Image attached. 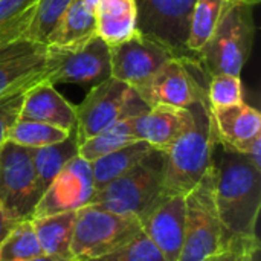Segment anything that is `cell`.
<instances>
[{
	"mask_svg": "<svg viewBox=\"0 0 261 261\" xmlns=\"http://www.w3.org/2000/svg\"><path fill=\"white\" fill-rule=\"evenodd\" d=\"M211 159L216 170V206L222 228V248L245 249L260 245L257 223L261 208V171L245 154L216 142Z\"/></svg>",
	"mask_w": 261,
	"mask_h": 261,
	"instance_id": "cell-1",
	"label": "cell"
},
{
	"mask_svg": "<svg viewBox=\"0 0 261 261\" xmlns=\"http://www.w3.org/2000/svg\"><path fill=\"white\" fill-rule=\"evenodd\" d=\"M255 37L252 5L234 0L206 44L197 52V61L210 76L231 73L240 76L251 57Z\"/></svg>",
	"mask_w": 261,
	"mask_h": 261,
	"instance_id": "cell-2",
	"label": "cell"
},
{
	"mask_svg": "<svg viewBox=\"0 0 261 261\" xmlns=\"http://www.w3.org/2000/svg\"><path fill=\"white\" fill-rule=\"evenodd\" d=\"M194 124L165 151L164 196H185L211 167L214 139L208 106H194Z\"/></svg>",
	"mask_w": 261,
	"mask_h": 261,
	"instance_id": "cell-3",
	"label": "cell"
},
{
	"mask_svg": "<svg viewBox=\"0 0 261 261\" xmlns=\"http://www.w3.org/2000/svg\"><path fill=\"white\" fill-rule=\"evenodd\" d=\"M165 151L151 150L138 165L96 191L89 205L141 217L162 196Z\"/></svg>",
	"mask_w": 261,
	"mask_h": 261,
	"instance_id": "cell-4",
	"label": "cell"
},
{
	"mask_svg": "<svg viewBox=\"0 0 261 261\" xmlns=\"http://www.w3.org/2000/svg\"><path fill=\"white\" fill-rule=\"evenodd\" d=\"M141 232L139 217L87 205L76 211L70 243L72 261L89 260L110 254L128 245Z\"/></svg>",
	"mask_w": 261,
	"mask_h": 261,
	"instance_id": "cell-5",
	"label": "cell"
},
{
	"mask_svg": "<svg viewBox=\"0 0 261 261\" xmlns=\"http://www.w3.org/2000/svg\"><path fill=\"white\" fill-rule=\"evenodd\" d=\"M150 107L133 87L113 76L93 86L81 104L75 106V136L78 145L119 119L135 118Z\"/></svg>",
	"mask_w": 261,
	"mask_h": 261,
	"instance_id": "cell-6",
	"label": "cell"
},
{
	"mask_svg": "<svg viewBox=\"0 0 261 261\" xmlns=\"http://www.w3.org/2000/svg\"><path fill=\"white\" fill-rule=\"evenodd\" d=\"M222 248V228L216 206V170L185 194V237L177 261H203Z\"/></svg>",
	"mask_w": 261,
	"mask_h": 261,
	"instance_id": "cell-7",
	"label": "cell"
},
{
	"mask_svg": "<svg viewBox=\"0 0 261 261\" xmlns=\"http://www.w3.org/2000/svg\"><path fill=\"white\" fill-rule=\"evenodd\" d=\"M110 76V46L98 35L76 46H46L44 80L52 86L93 87Z\"/></svg>",
	"mask_w": 261,
	"mask_h": 261,
	"instance_id": "cell-8",
	"label": "cell"
},
{
	"mask_svg": "<svg viewBox=\"0 0 261 261\" xmlns=\"http://www.w3.org/2000/svg\"><path fill=\"white\" fill-rule=\"evenodd\" d=\"M32 150L12 142L0 147V205L17 222L31 220L41 197Z\"/></svg>",
	"mask_w": 261,
	"mask_h": 261,
	"instance_id": "cell-9",
	"label": "cell"
},
{
	"mask_svg": "<svg viewBox=\"0 0 261 261\" xmlns=\"http://www.w3.org/2000/svg\"><path fill=\"white\" fill-rule=\"evenodd\" d=\"M196 0H135L136 31L165 46L179 58L197 60L187 49Z\"/></svg>",
	"mask_w": 261,
	"mask_h": 261,
	"instance_id": "cell-10",
	"label": "cell"
},
{
	"mask_svg": "<svg viewBox=\"0 0 261 261\" xmlns=\"http://www.w3.org/2000/svg\"><path fill=\"white\" fill-rule=\"evenodd\" d=\"M197 60L174 57L147 83L136 87V93L148 106H173L191 109L194 106H208L206 86H202L191 70Z\"/></svg>",
	"mask_w": 261,
	"mask_h": 261,
	"instance_id": "cell-11",
	"label": "cell"
},
{
	"mask_svg": "<svg viewBox=\"0 0 261 261\" xmlns=\"http://www.w3.org/2000/svg\"><path fill=\"white\" fill-rule=\"evenodd\" d=\"M95 194L90 162L80 154L70 159L41 194L32 217L78 211L87 206Z\"/></svg>",
	"mask_w": 261,
	"mask_h": 261,
	"instance_id": "cell-12",
	"label": "cell"
},
{
	"mask_svg": "<svg viewBox=\"0 0 261 261\" xmlns=\"http://www.w3.org/2000/svg\"><path fill=\"white\" fill-rule=\"evenodd\" d=\"M174 57L165 46L136 32L125 41L110 46L112 76L136 89Z\"/></svg>",
	"mask_w": 261,
	"mask_h": 261,
	"instance_id": "cell-13",
	"label": "cell"
},
{
	"mask_svg": "<svg viewBox=\"0 0 261 261\" xmlns=\"http://www.w3.org/2000/svg\"><path fill=\"white\" fill-rule=\"evenodd\" d=\"M139 222L165 261L179 260L185 237V196H162Z\"/></svg>",
	"mask_w": 261,
	"mask_h": 261,
	"instance_id": "cell-14",
	"label": "cell"
},
{
	"mask_svg": "<svg viewBox=\"0 0 261 261\" xmlns=\"http://www.w3.org/2000/svg\"><path fill=\"white\" fill-rule=\"evenodd\" d=\"M208 118L216 144L246 154L261 136L260 112L243 101L225 107H210Z\"/></svg>",
	"mask_w": 261,
	"mask_h": 261,
	"instance_id": "cell-15",
	"label": "cell"
},
{
	"mask_svg": "<svg viewBox=\"0 0 261 261\" xmlns=\"http://www.w3.org/2000/svg\"><path fill=\"white\" fill-rule=\"evenodd\" d=\"M46 44L26 38L0 49V96L44 80Z\"/></svg>",
	"mask_w": 261,
	"mask_h": 261,
	"instance_id": "cell-16",
	"label": "cell"
},
{
	"mask_svg": "<svg viewBox=\"0 0 261 261\" xmlns=\"http://www.w3.org/2000/svg\"><path fill=\"white\" fill-rule=\"evenodd\" d=\"M194 118V107L154 106L132 118V127L138 141L147 142L154 150L168 151L170 147L193 127Z\"/></svg>",
	"mask_w": 261,
	"mask_h": 261,
	"instance_id": "cell-17",
	"label": "cell"
},
{
	"mask_svg": "<svg viewBox=\"0 0 261 261\" xmlns=\"http://www.w3.org/2000/svg\"><path fill=\"white\" fill-rule=\"evenodd\" d=\"M18 119L44 122L66 132H75L76 125L75 106L46 80L37 81L24 92Z\"/></svg>",
	"mask_w": 261,
	"mask_h": 261,
	"instance_id": "cell-18",
	"label": "cell"
},
{
	"mask_svg": "<svg viewBox=\"0 0 261 261\" xmlns=\"http://www.w3.org/2000/svg\"><path fill=\"white\" fill-rule=\"evenodd\" d=\"M76 211L32 217L31 223L44 255L58 261H72L70 243Z\"/></svg>",
	"mask_w": 261,
	"mask_h": 261,
	"instance_id": "cell-19",
	"label": "cell"
},
{
	"mask_svg": "<svg viewBox=\"0 0 261 261\" xmlns=\"http://www.w3.org/2000/svg\"><path fill=\"white\" fill-rule=\"evenodd\" d=\"M95 18L98 37L109 46L122 43L138 32L135 0H99Z\"/></svg>",
	"mask_w": 261,
	"mask_h": 261,
	"instance_id": "cell-20",
	"label": "cell"
},
{
	"mask_svg": "<svg viewBox=\"0 0 261 261\" xmlns=\"http://www.w3.org/2000/svg\"><path fill=\"white\" fill-rule=\"evenodd\" d=\"M96 35L95 12H92L83 0H72L49 35L46 46H76Z\"/></svg>",
	"mask_w": 261,
	"mask_h": 261,
	"instance_id": "cell-21",
	"label": "cell"
},
{
	"mask_svg": "<svg viewBox=\"0 0 261 261\" xmlns=\"http://www.w3.org/2000/svg\"><path fill=\"white\" fill-rule=\"evenodd\" d=\"M151 150L154 148H151L147 142L136 141L90 162L95 193L102 190L106 185H109L112 180L118 179L128 170H132L135 165H138Z\"/></svg>",
	"mask_w": 261,
	"mask_h": 261,
	"instance_id": "cell-22",
	"label": "cell"
},
{
	"mask_svg": "<svg viewBox=\"0 0 261 261\" xmlns=\"http://www.w3.org/2000/svg\"><path fill=\"white\" fill-rule=\"evenodd\" d=\"M31 150H32V162L37 174L38 187L41 193H44V190L49 187L54 177L64 168V165L70 159L78 156V141L75 132H72L61 142L40 147V148H31Z\"/></svg>",
	"mask_w": 261,
	"mask_h": 261,
	"instance_id": "cell-23",
	"label": "cell"
},
{
	"mask_svg": "<svg viewBox=\"0 0 261 261\" xmlns=\"http://www.w3.org/2000/svg\"><path fill=\"white\" fill-rule=\"evenodd\" d=\"M234 0H196L191 21L190 34L187 40V49L190 54L197 57V52L206 44L216 31L219 21L226 12L228 6Z\"/></svg>",
	"mask_w": 261,
	"mask_h": 261,
	"instance_id": "cell-24",
	"label": "cell"
},
{
	"mask_svg": "<svg viewBox=\"0 0 261 261\" xmlns=\"http://www.w3.org/2000/svg\"><path fill=\"white\" fill-rule=\"evenodd\" d=\"M136 136L132 127V118L119 119L109 125L98 135L89 138L78 145V154L87 162H93L115 150H119L128 144L136 142Z\"/></svg>",
	"mask_w": 261,
	"mask_h": 261,
	"instance_id": "cell-25",
	"label": "cell"
},
{
	"mask_svg": "<svg viewBox=\"0 0 261 261\" xmlns=\"http://www.w3.org/2000/svg\"><path fill=\"white\" fill-rule=\"evenodd\" d=\"M38 0H0V49L24 38Z\"/></svg>",
	"mask_w": 261,
	"mask_h": 261,
	"instance_id": "cell-26",
	"label": "cell"
},
{
	"mask_svg": "<svg viewBox=\"0 0 261 261\" xmlns=\"http://www.w3.org/2000/svg\"><path fill=\"white\" fill-rule=\"evenodd\" d=\"M41 255L31 220L18 222L0 243V261H29Z\"/></svg>",
	"mask_w": 261,
	"mask_h": 261,
	"instance_id": "cell-27",
	"label": "cell"
},
{
	"mask_svg": "<svg viewBox=\"0 0 261 261\" xmlns=\"http://www.w3.org/2000/svg\"><path fill=\"white\" fill-rule=\"evenodd\" d=\"M72 132L28 119H18L8 133L6 141L26 148H40L64 141Z\"/></svg>",
	"mask_w": 261,
	"mask_h": 261,
	"instance_id": "cell-28",
	"label": "cell"
},
{
	"mask_svg": "<svg viewBox=\"0 0 261 261\" xmlns=\"http://www.w3.org/2000/svg\"><path fill=\"white\" fill-rule=\"evenodd\" d=\"M72 0H38L32 21L24 34L26 40L47 44L49 35L58 24Z\"/></svg>",
	"mask_w": 261,
	"mask_h": 261,
	"instance_id": "cell-29",
	"label": "cell"
},
{
	"mask_svg": "<svg viewBox=\"0 0 261 261\" xmlns=\"http://www.w3.org/2000/svg\"><path fill=\"white\" fill-rule=\"evenodd\" d=\"M206 99L210 107H225L242 102L243 87L240 76L231 73H217L210 76Z\"/></svg>",
	"mask_w": 261,
	"mask_h": 261,
	"instance_id": "cell-30",
	"label": "cell"
},
{
	"mask_svg": "<svg viewBox=\"0 0 261 261\" xmlns=\"http://www.w3.org/2000/svg\"><path fill=\"white\" fill-rule=\"evenodd\" d=\"M78 261H165V258L161 255V252L156 249V246L141 232L135 240H132L128 245L96 257V258H89V260Z\"/></svg>",
	"mask_w": 261,
	"mask_h": 261,
	"instance_id": "cell-31",
	"label": "cell"
},
{
	"mask_svg": "<svg viewBox=\"0 0 261 261\" xmlns=\"http://www.w3.org/2000/svg\"><path fill=\"white\" fill-rule=\"evenodd\" d=\"M35 84V83H34ZM32 86V84H31ZM21 87L17 89L8 95L0 96V145L3 142H6L8 133L12 128V125L18 121L20 116V109H21V102H23V96L24 92L31 87Z\"/></svg>",
	"mask_w": 261,
	"mask_h": 261,
	"instance_id": "cell-32",
	"label": "cell"
},
{
	"mask_svg": "<svg viewBox=\"0 0 261 261\" xmlns=\"http://www.w3.org/2000/svg\"><path fill=\"white\" fill-rule=\"evenodd\" d=\"M248 248H245V249H240V248H222L217 252H214L213 255L206 257L203 261H243L245 251Z\"/></svg>",
	"mask_w": 261,
	"mask_h": 261,
	"instance_id": "cell-33",
	"label": "cell"
},
{
	"mask_svg": "<svg viewBox=\"0 0 261 261\" xmlns=\"http://www.w3.org/2000/svg\"><path fill=\"white\" fill-rule=\"evenodd\" d=\"M18 222L15 220V219H12L3 208H2V205H0V243H2V240L11 232V229L17 225Z\"/></svg>",
	"mask_w": 261,
	"mask_h": 261,
	"instance_id": "cell-34",
	"label": "cell"
},
{
	"mask_svg": "<svg viewBox=\"0 0 261 261\" xmlns=\"http://www.w3.org/2000/svg\"><path fill=\"white\" fill-rule=\"evenodd\" d=\"M243 261H260V245L249 246V248L245 251Z\"/></svg>",
	"mask_w": 261,
	"mask_h": 261,
	"instance_id": "cell-35",
	"label": "cell"
},
{
	"mask_svg": "<svg viewBox=\"0 0 261 261\" xmlns=\"http://www.w3.org/2000/svg\"><path fill=\"white\" fill-rule=\"evenodd\" d=\"M98 2L99 0H83V3L92 11V12H95V9H96V5H98Z\"/></svg>",
	"mask_w": 261,
	"mask_h": 261,
	"instance_id": "cell-36",
	"label": "cell"
},
{
	"mask_svg": "<svg viewBox=\"0 0 261 261\" xmlns=\"http://www.w3.org/2000/svg\"><path fill=\"white\" fill-rule=\"evenodd\" d=\"M29 261H58V260H55V258H52V257H47V255H41V257H38V258H34V260H29Z\"/></svg>",
	"mask_w": 261,
	"mask_h": 261,
	"instance_id": "cell-37",
	"label": "cell"
},
{
	"mask_svg": "<svg viewBox=\"0 0 261 261\" xmlns=\"http://www.w3.org/2000/svg\"><path fill=\"white\" fill-rule=\"evenodd\" d=\"M243 2H246V3H249V5H257V3H260V0H243Z\"/></svg>",
	"mask_w": 261,
	"mask_h": 261,
	"instance_id": "cell-38",
	"label": "cell"
},
{
	"mask_svg": "<svg viewBox=\"0 0 261 261\" xmlns=\"http://www.w3.org/2000/svg\"><path fill=\"white\" fill-rule=\"evenodd\" d=\"M0 147H2V145H0Z\"/></svg>",
	"mask_w": 261,
	"mask_h": 261,
	"instance_id": "cell-39",
	"label": "cell"
}]
</instances>
